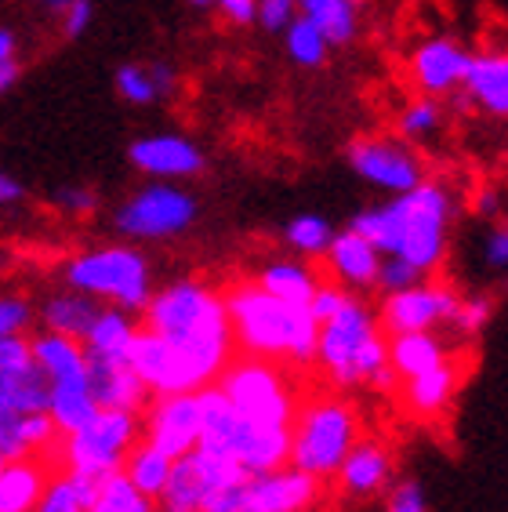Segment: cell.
I'll use <instances>...</instances> for the list:
<instances>
[{
    "label": "cell",
    "mask_w": 508,
    "mask_h": 512,
    "mask_svg": "<svg viewBox=\"0 0 508 512\" xmlns=\"http://www.w3.org/2000/svg\"><path fill=\"white\" fill-rule=\"evenodd\" d=\"M91 22H95V4L91 0H73L66 11H59V26L66 40H80L91 30Z\"/></svg>",
    "instance_id": "47"
},
{
    "label": "cell",
    "mask_w": 508,
    "mask_h": 512,
    "mask_svg": "<svg viewBox=\"0 0 508 512\" xmlns=\"http://www.w3.org/2000/svg\"><path fill=\"white\" fill-rule=\"evenodd\" d=\"M4 462H8V458H0V469H4Z\"/></svg>",
    "instance_id": "58"
},
{
    "label": "cell",
    "mask_w": 508,
    "mask_h": 512,
    "mask_svg": "<svg viewBox=\"0 0 508 512\" xmlns=\"http://www.w3.org/2000/svg\"><path fill=\"white\" fill-rule=\"evenodd\" d=\"M247 476L251 473L233 458L193 447L171 465V476L157 498V512H207L229 487L244 483Z\"/></svg>",
    "instance_id": "11"
},
{
    "label": "cell",
    "mask_w": 508,
    "mask_h": 512,
    "mask_svg": "<svg viewBox=\"0 0 508 512\" xmlns=\"http://www.w3.org/2000/svg\"><path fill=\"white\" fill-rule=\"evenodd\" d=\"M215 385L247 422L269 425V429H291L298 407H302L284 364L262 360V356H233L222 375L215 378Z\"/></svg>",
    "instance_id": "8"
},
{
    "label": "cell",
    "mask_w": 508,
    "mask_h": 512,
    "mask_svg": "<svg viewBox=\"0 0 508 512\" xmlns=\"http://www.w3.org/2000/svg\"><path fill=\"white\" fill-rule=\"evenodd\" d=\"M84 512H157V502L138 491L124 473H113L98 483V494Z\"/></svg>",
    "instance_id": "37"
},
{
    "label": "cell",
    "mask_w": 508,
    "mask_h": 512,
    "mask_svg": "<svg viewBox=\"0 0 508 512\" xmlns=\"http://www.w3.org/2000/svg\"><path fill=\"white\" fill-rule=\"evenodd\" d=\"M200 218V200L182 189L178 182H149V186L135 189L124 204L113 211V229L124 240H138V244H164L196 226Z\"/></svg>",
    "instance_id": "10"
},
{
    "label": "cell",
    "mask_w": 508,
    "mask_h": 512,
    "mask_svg": "<svg viewBox=\"0 0 508 512\" xmlns=\"http://www.w3.org/2000/svg\"><path fill=\"white\" fill-rule=\"evenodd\" d=\"M48 414H51V422H55V429H59V436L77 433L80 425H88L98 414V400H95V393H91L88 378L51 385Z\"/></svg>",
    "instance_id": "32"
},
{
    "label": "cell",
    "mask_w": 508,
    "mask_h": 512,
    "mask_svg": "<svg viewBox=\"0 0 508 512\" xmlns=\"http://www.w3.org/2000/svg\"><path fill=\"white\" fill-rule=\"evenodd\" d=\"M127 160L138 175L157 178V182H189L207 171V153L200 142L178 131H153L138 135L127 146Z\"/></svg>",
    "instance_id": "15"
},
{
    "label": "cell",
    "mask_w": 508,
    "mask_h": 512,
    "mask_svg": "<svg viewBox=\"0 0 508 512\" xmlns=\"http://www.w3.org/2000/svg\"><path fill=\"white\" fill-rule=\"evenodd\" d=\"M425 276L411 266V262H403L396 255H381V269H378V280H374V291L381 295H392V291H403V287L418 284Z\"/></svg>",
    "instance_id": "42"
},
{
    "label": "cell",
    "mask_w": 508,
    "mask_h": 512,
    "mask_svg": "<svg viewBox=\"0 0 508 512\" xmlns=\"http://www.w3.org/2000/svg\"><path fill=\"white\" fill-rule=\"evenodd\" d=\"M240 512H247V509H240Z\"/></svg>",
    "instance_id": "59"
},
{
    "label": "cell",
    "mask_w": 508,
    "mask_h": 512,
    "mask_svg": "<svg viewBox=\"0 0 508 512\" xmlns=\"http://www.w3.org/2000/svg\"><path fill=\"white\" fill-rule=\"evenodd\" d=\"M334 233L338 229L327 222L323 215H294L291 222L284 226V244L287 251H294L298 258H305V262H313V258H323L327 255V247H331Z\"/></svg>",
    "instance_id": "36"
},
{
    "label": "cell",
    "mask_w": 508,
    "mask_h": 512,
    "mask_svg": "<svg viewBox=\"0 0 508 512\" xmlns=\"http://www.w3.org/2000/svg\"><path fill=\"white\" fill-rule=\"evenodd\" d=\"M323 262H327L331 280L349 287L352 295H360V291H374V280H378L381 269V251L367 237H360L356 229L345 226L342 233H334Z\"/></svg>",
    "instance_id": "21"
},
{
    "label": "cell",
    "mask_w": 508,
    "mask_h": 512,
    "mask_svg": "<svg viewBox=\"0 0 508 512\" xmlns=\"http://www.w3.org/2000/svg\"><path fill=\"white\" fill-rule=\"evenodd\" d=\"M200 425H204L200 389L153 396L142 411V440L164 451L167 458H182L200 444Z\"/></svg>",
    "instance_id": "14"
},
{
    "label": "cell",
    "mask_w": 508,
    "mask_h": 512,
    "mask_svg": "<svg viewBox=\"0 0 508 512\" xmlns=\"http://www.w3.org/2000/svg\"><path fill=\"white\" fill-rule=\"evenodd\" d=\"M19 200H22V182L19 178H11L8 171H0V207L19 204Z\"/></svg>",
    "instance_id": "52"
},
{
    "label": "cell",
    "mask_w": 508,
    "mask_h": 512,
    "mask_svg": "<svg viewBox=\"0 0 508 512\" xmlns=\"http://www.w3.org/2000/svg\"><path fill=\"white\" fill-rule=\"evenodd\" d=\"M472 207H476V215H483V218L501 215V193H498V189H494V186L479 189L476 200H472Z\"/></svg>",
    "instance_id": "51"
},
{
    "label": "cell",
    "mask_w": 508,
    "mask_h": 512,
    "mask_svg": "<svg viewBox=\"0 0 508 512\" xmlns=\"http://www.w3.org/2000/svg\"><path fill=\"white\" fill-rule=\"evenodd\" d=\"M171 465H175V458H167V454L157 451L153 444L138 440V444L131 447V454L124 458V469H120V473L135 483L146 498H153V502H157L160 491H164L167 476H171Z\"/></svg>",
    "instance_id": "34"
},
{
    "label": "cell",
    "mask_w": 508,
    "mask_h": 512,
    "mask_svg": "<svg viewBox=\"0 0 508 512\" xmlns=\"http://www.w3.org/2000/svg\"><path fill=\"white\" fill-rule=\"evenodd\" d=\"M37 320V309L30 306V298L22 295H0V338L26 335Z\"/></svg>",
    "instance_id": "41"
},
{
    "label": "cell",
    "mask_w": 508,
    "mask_h": 512,
    "mask_svg": "<svg viewBox=\"0 0 508 512\" xmlns=\"http://www.w3.org/2000/svg\"><path fill=\"white\" fill-rule=\"evenodd\" d=\"M37 4H40L44 11H55V15H59V11H66L69 4H73V0H37Z\"/></svg>",
    "instance_id": "55"
},
{
    "label": "cell",
    "mask_w": 508,
    "mask_h": 512,
    "mask_svg": "<svg viewBox=\"0 0 508 512\" xmlns=\"http://www.w3.org/2000/svg\"><path fill=\"white\" fill-rule=\"evenodd\" d=\"M360 440V418L345 404L342 396H327L313 404L298 407V418L291 425V458L287 465L316 476V480H334L342 469L345 454Z\"/></svg>",
    "instance_id": "7"
},
{
    "label": "cell",
    "mask_w": 508,
    "mask_h": 512,
    "mask_svg": "<svg viewBox=\"0 0 508 512\" xmlns=\"http://www.w3.org/2000/svg\"><path fill=\"white\" fill-rule=\"evenodd\" d=\"M443 360H450V349L440 331H403V335H389V364L400 375V382L403 378L425 375L432 367H440Z\"/></svg>",
    "instance_id": "29"
},
{
    "label": "cell",
    "mask_w": 508,
    "mask_h": 512,
    "mask_svg": "<svg viewBox=\"0 0 508 512\" xmlns=\"http://www.w3.org/2000/svg\"><path fill=\"white\" fill-rule=\"evenodd\" d=\"M461 106H476L487 117L508 120V48L472 51L461 84Z\"/></svg>",
    "instance_id": "20"
},
{
    "label": "cell",
    "mask_w": 508,
    "mask_h": 512,
    "mask_svg": "<svg viewBox=\"0 0 508 512\" xmlns=\"http://www.w3.org/2000/svg\"><path fill=\"white\" fill-rule=\"evenodd\" d=\"M193 11H215L218 8V0H186Z\"/></svg>",
    "instance_id": "56"
},
{
    "label": "cell",
    "mask_w": 508,
    "mask_h": 512,
    "mask_svg": "<svg viewBox=\"0 0 508 512\" xmlns=\"http://www.w3.org/2000/svg\"><path fill=\"white\" fill-rule=\"evenodd\" d=\"M98 309H102L98 298L66 287V291H55V295H48L44 302H40L37 320L44 331H55V335H69V338H80V342H84L88 327L95 324Z\"/></svg>",
    "instance_id": "26"
},
{
    "label": "cell",
    "mask_w": 508,
    "mask_h": 512,
    "mask_svg": "<svg viewBox=\"0 0 508 512\" xmlns=\"http://www.w3.org/2000/svg\"><path fill=\"white\" fill-rule=\"evenodd\" d=\"M458 382H461V367H458V360L450 356V360H443L440 367H432L425 375L403 378L400 382L403 404L411 407L418 418H436V414L454 400Z\"/></svg>",
    "instance_id": "27"
},
{
    "label": "cell",
    "mask_w": 508,
    "mask_h": 512,
    "mask_svg": "<svg viewBox=\"0 0 508 512\" xmlns=\"http://www.w3.org/2000/svg\"><path fill=\"white\" fill-rule=\"evenodd\" d=\"M454 215H458V200L447 182L425 178L385 204L356 211L349 218V229L371 240L381 255H396L411 262L421 276H432L447 258Z\"/></svg>",
    "instance_id": "1"
},
{
    "label": "cell",
    "mask_w": 508,
    "mask_h": 512,
    "mask_svg": "<svg viewBox=\"0 0 508 512\" xmlns=\"http://www.w3.org/2000/svg\"><path fill=\"white\" fill-rule=\"evenodd\" d=\"M15 80H19V59H15V62H0V95H4V91L15 84Z\"/></svg>",
    "instance_id": "54"
},
{
    "label": "cell",
    "mask_w": 508,
    "mask_h": 512,
    "mask_svg": "<svg viewBox=\"0 0 508 512\" xmlns=\"http://www.w3.org/2000/svg\"><path fill=\"white\" fill-rule=\"evenodd\" d=\"M294 15H298V0H258L254 26H262L265 33H280Z\"/></svg>",
    "instance_id": "46"
},
{
    "label": "cell",
    "mask_w": 508,
    "mask_h": 512,
    "mask_svg": "<svg viewBox=\"0 0 508 512\" xmlns=\"http://www.w3.org/2000/svg\"><path fill=\"white\" fill-rule=\"evenodd\" d=\"M385 512H429L421 483L418 480L392 483V487H389V502H385Z\"/></svg>",
    "instance_id": "45"
},
{
    "label": "cell",
    "mask_w": 508,
    "mask_h": 512,
    "mask_svg": "<svg viewBox=\"0 0 508 512\" xmlns=\"http://www.w3.org/2000/svg\"><path fill=\"white\" fill-rule=\"evenodd\" d=\"M149 73H153V84H157V91H160V102L171 99L178 91V69L171 66V62H164V59L149 62Z\"/></svg>",
    "instance_id": "50"
},
{
    "label": "cell",
    "mask_w": 508,
    "mask_h": 512,
    "mask_svg": "<svg viewBox=\"0 0 508 512\" xmlns=\"http://www.w3.org/2000/svg\"><path fill=\"white\" fill-rule=\"evenodd\" d=\"M88 385L95 393L98 407H117V411H146L153 393L146 382L135 375V367L127 360H102V356H88Z\"/></svg>",
    "instance_id": "22"
},
{
    "label": "cell",
    "mask_w": 508,
    "mask_h": 512,
    "mask_svg": "<svg viewBox=\"0 0 508 512\" xmlns=\"http://www.w3.org/2000/svg\"><path fill=\"white\" fill-rule=\"evenodd\" d=\"M215 11H222L225 22L247 30V26H254V19H258V0H218Z\"/></svg>",
    "instance_id": "48"
},
{
    "label": "cell",
    "mask_w": 508,
    "mask_h": 512,
    "mask_svg": "<svg viewBox=\"0 0 508 512\" xmlns=\"http://www.w3.org/2000/svg\"><path fill=\"white\" fill-rule=\"evenodd\" d=\"M334 480H338L345 498H374L392 480V454L378 440H356Z\"/></svg>",
    "instance_id": "23"
},
{
    "label": "cell",
    "mask_w": 508,
    "mask_h": 512,
    "mask_svg": "<svg viewBox=\"0 0 508 512\" xmlns=\"http://www.w3.org/2000/svg\"><path fill=\"white\" fill-rule=\"evenodd\" d=\"M98 483L102 480L69 473V469H55L33 512H84L91 505V498L98 494Z\"/></svg>",
    "instance_id": "33"
},
{
    "label": "cell",
    "mask_w": 508,
    "mask_h": 512,
    "mask_svg": "<svg viewBox=\"0 0 508 512\" xmlns=\"http://www.w3.org/2000/svg\"><path fill=\"white\" fill-rule=\"evenodd\" d=\"M316 498H320V480L294 465L247 476L240 491L247 512H309Z\"/></svg>",
    "instance_id": "19"
},
{
    "label": "cell",
    "mask_w": 508,
    "mask_h": 512,
    "mask_svg": "<svg viewBox=\"0 0 508 512\" xmlns=\"http://www.w3.org/2000/svg\"><path fill=\"white\" fill-rule=\"evenodd\" d=\"M138 440H142V414L98 407V414L88 425H80L77 433L59 436L55 462H59V469H69V473L106 480V476L124 469V458Z\"/></svg>",
    "instance_id": "9"
},
{
    "label": "cell",
    "mask_w": 508,
    "mask_h": 512,
    "mask_svg": "<svg viewBox=\"0 0 508 512\" xmlns=\"http://www.w3.org/2000/svg\"><path fill=\"white\" fill-rule=\"evenodd\" d=\"M51 200H55V207H59L62 215H73V218H88V215H95L98 207H102V197H98V189L80 186V182L55 189V197H51Z\"/></svg>",
    "instance_id": "43"
},
{
    "label": "cell",
    "mask_w": 508,
    "mask_h": 512,
    "mask_svg": "<svg viewBox=\"0 0 508 512\" xmlns=\"http://www.w3.org/2000/svg\"><path fill=\"white\" fill-rule=\"evenodd\" d=\"M345 164L352 168V175L363 178L367 186L381 189V193H389V197L407 193V189H414L418 182L429 178L418 149L411 142H403V138H389V135L349 138Z\"/></svg>",
    "instance_id": "12"
},
{
    "label": "cell",
    "mask_w": 508,
    "mask_h": 512,
    "mask_svg": "<svg viewBox=\"0 0 508 512\" xmlns=\"http://www.w3.org/2000/svg\"><path fill=\"white\" fill-rule=\"evenodd\" d=\"M15 59H19V37H15V30L0 26V62H15Z\"/></svg>",
    "instance_id": "53"
},
{
    "label": "cell",
    "mask_w": 508,
    "mask_h": 512,
    "mask_svg": "<svg viewBox=\"0 0 508 512\" xmlns=\"http://www.w3.org/2000/svg\"><path fill=\"white\" fill-rule=\"evenodd\" d=\"M440 128H443V106L440 99H429V95L411 99L400 109V117H396V131H400L403 142H425V138H432Z\"/></svg>",
    "instance_id": "38"
},
{
    "label": "cell",
    "mask_w": 508,
    "mask_h": 512,
    "mask_svg": "<svg viewBox=\"0 0 508 512\" xmlns=\"http://www.w3.org/2000/svg\"><path fill=\"white\" fill-rule=\"evenodd\" d=\"M200 411H204V425H200V444L196 447L233 458L251 476L280 469L291 458V429H269V425L247 422L244 414L225 400L215 382L200 389Z\"/></svg>",
    "instance_id": "5"
},
{
    "label": "cell",
    "mask_w": 508,
    "mask_h": 512,
    "mask_svg": "<svg viewBox=\"0 0 508 512\" xmlns=\"http://www.w3.org/2000/svg\"><path fill=\"white\" fill-rule=\"evenodd\" d=\"M51 462H44L40 454L30 458H11L0 469V512H33L40 502V494L51 480Z\"/></svg>",
    "instance_id": "24"
},
{
    "label": "cell",
    "mask_w": 508,
    "mask_h": 512,
    "mask_svg": "<svg viewBox=\"0 0 508 512\" xmlns=\"http://www.w3.org/2000/svg\"><path fill=\"white\" fill-rule=\"evenodd\" d=\"M254 284L262 287V291H269L273 298H280V302L309 306L320 276H316V269L305 258H273V262H265L254 273Z\"/></svg>",
    "instance_id": "28"
},
{
    "label": "cell",
    "mask_w": 508,
    "mask_h": 512,
    "mask_svg": "<svg viewBox=\"0 0 508 512\" xmlns=\"http://www.w3.org/2000/svg\"><path fill=\"white\" fill-rule=\"evenodd\" d=\"M389 364V335L381 331L378 309L360 295H349L345 306L320 324L316 367L338 389H360Z\"/></svg>",
    "instance_id": "4"
},
{
    "label": "cell",
    "mask_w": 508,
    "mask_h": 512,
    "mask_svg": "<svg viewBox=\"0 0 508 512\" xmlns=\"http://www.w3.org/2000/svg\"><path fill=\"white\" fill-rule=\"evenodd\" d=\"M127 364L135 367V375L146 382V389L153 396L196 393V389H204V382H200V375L193 371V364H189L186 356L178 353L164 335H157V331H149L142 324H138L135 342L127 349Z\"/></svg>",
    "instance_id": "16"
},
{
    "label": "cell",
    "mask_w": 508,
    "mask_h": 512,
    "mask_svg": "<svg viewBox=\"0 0 508 512\" xmlns=\"http://www.w3.org/2000/svg\"><path fill=\"white\" fill-rule=\"evenodd\" d=\"M113 88L127 106H157L160 91L153 84V73H149V62H124L113 73Z\"/></svg>",
    "instance_id": "39"
},
{
    "label": "cell",
    "mask_w": 508,
    "mask_h": 512,
    "mask_svg": "<svg viewBox=\"0 0 508 512\" xmlns=\"http://www.w3.org/2000/svg\"><path fill=\"white\" fill-rule=\"evenodd\" d=\"M280 33H284L287 59H291L298 69H323L327 66V59H331L334 48L327 44V37L316 30L313 22L305 19V15H294Z\"/></svg>",
    "instance_id": "35"
},
{
    "label": "cell",
    "mask_w": 508,
    "mask_h": 512,
    "mask_svg": "<svg viewBox=\"0 0 508 512\" xmlns=\"http://www.w3.org/2000/svg\"><path fill=\"white\" fill-rule=\"evenodd\" d=\"M461 291L447 280H418V284L381 295L378 320L385 335H403V331H443L458 309Z\"/></svg>",
    "instance_id": "13"
},
{
    "label": "cell",
    "mask_w": 508,
    "mask_h": 512,
    "mask_svg": "<svg viewBox=\"0 0 508 512\" xmlns=\"http://www.w3.org/2000/svg\"><path fill=\"white\" fill-rule=\"evenodd\" d=\"M363 0H298V15L313 22L331 48H349L360 37Z\"/></svg>",
    "instance_id": "30"
},
{
    "label": "cell",
    "mask_w": 508,
    "mask_h": 512,
    "mask_svg": "<svg viewBox=\"0 0 508 512\" xmlns=\"http://www.w3.org/2000/svg\"><path fill=\"white\" fill-rule=\"evenodd\" d=\"M490 316H494V298L490 295H461L447 331H454V335H461V338H479L487 331Z\"/></svg>",
    "instance_id": "40"
},
{
    "label": "cell",
    "mask_w": 508,
    "mask_h": 512,
    "mask_svg": "<svg viewBox=\"0 0 508 512\" xmlns=\"http://www.w3.org/2000/svg\"><path fill=\"white\" fill-rule=\"evenodd\" d=\"M138 335L135 313L117 306H102L95 316V324L84 335V349L88 356H102V360H127V349Z\"/></svg>",
    "instance_id": "31"
},
{
    "label": "cell",
    "mask_w": 508,
    "mask_h": 512,
    "mask_svg": "<svg viewBox=\"0 0 508 512\" xmlns=\"http://www.w3.org/2000/svg\"><path fill=\"white\" fill-rule=\"evenodd\" d=\"M51 382L33 360L30 335L0 338V404L11 411H48Z\"/></svg>",
    "instance_id": "18"
},
{
    "label": "cell",
    "mask_w": 508,
    "mask_h": 512,
    "mask_svg": "<svg viewBox=\"0 0 508 512\" xmlns=\"http://www.w3.org/2000/svg\"><path fill=\"white\" fill-rule=\"evenodd\" d=\"M352 291L349 287H342L338 280H320L313 291V302H309V309H313L316 324H323V320H331L338 309L345 306V298H349Z\"/></svg>",
    "instance_id": "44"
},
{
    "label": "cell",
    "mask_w": 508,
    "mask_h": 512,
    "mask_svg": "<svg viewBox=\"0 0 508 512\" xmlns=\"http://www.w3.org/2000/svg\"><path fill=\"white\" fill-rule=\"evenodd\" d=\"M501 226H505V229H508V211H505V222H501Z\"/></svg>",
    "instance_id": "57"
},
{
    "label": "cell",
    "mask_w": 508,
    "mask_h": 512,
    "mask_svg": "<svg viewBox=\"0 0 508 512\" xmlns=\"http://www.w3.org/2000/svg\"><path fill=\"white\" fill-rule=\"evenodd\" d=\"M33 360L44 371L51 385L55 382H80L88 378V349L80 338L69 335H55V331H40L30 338Z\"/></svg>",
    "instance_id": "25"
},
{
    "label": "cell",
    "mask_w": 508,
    "mask_h": 512,
    "mask_svg": "<svg viewBox=\"0 0 508 512\" xmlns=\"http://www.w3.org/2000/svg\"><path fill=\"white\" fill-rule=\"evenodd\" d=\"M483 262H487L490 269H508V229L505 226L487 233V240H483Z\"/></svg>",
    "instance_id": "49"
},
{
    "label": "cell",
    "mask_w": 508,
    "mask_h": 512,
    "mask_svg": "<svg viewBox=\"0 0 508 512\" xmlns=\"http://www.w3.org/2000/svg\"><path fill=\"white\" fill-rule=\"evenodd\" d=\"M142 327L175 345L204 385L215 382L236 356L233 324L225 313L222 291L196 276H182L153 291L142 309Z\"/></svg>",
    "instance_id": "2"
},
{
    "label": "cell",
    "mask_w": 508,
    "mask_h": 512,
    "mask_svg": "<svg viewBox=\"0 0 508 512\" xmlns=\"http://www.w3.org/2000/svg\"><path fill=\"white\" fill-rule=\"evenodd\" d=\"M222 298L240 353L262 356V360H276V364H291V367L316 364L320 324H316V316L309 306L280 302L269 291H262L254 280L225 287Z\"/></svg>",
    "instance_id": "3"
},
{
    "label": "cell",
    "mask_w": 508,
    "mask_h": 512,
    "mask_svg": "<svg viewBox=\"0 0 508 512\" xmlns=\"http://www.w3.org/2000/svg\"><path fill=\"white\" fill-rule=\"evenodd\" d=\"M62 280L73 291L98 298L102 306L142 313L153 295V266L135 244H106L80 251L62 266Z\"/></svg>",
    "instance_id": "6"
},
{
    "label": "cell",
    "mask_w": 508,
    "mask_h": 512,
    "mask_svg": "<svg viewBox=\"0 0 508 512\" xmlns=\"http://www.w3.org/2000/svg\"><path fill=\"white\" fill-rule=\"evenodd\" d=\"M472 51L461 44V40L447 37H425L418 48L411 51L407 59V77L418 88V95H429V99H447L454 91H461L465 84V69H469Z\"/></svg>",
    "instance_id": "17"
}]
</instances>
